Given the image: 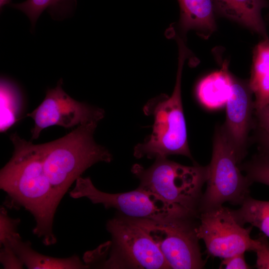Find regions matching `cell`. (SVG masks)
<instances>
[{"label":"cell","instance_id":"cell-1","mask_svg":"<svg viewBox=\"0 0 269 269\" xmlns=\"http://www.w3.org/2000/svg\"><path fill=\"white\" fill-rule=\"evenodd\" d=\"M178 66L172 95H161L150 100L143 107L144 114L153 118V124L150 135L135 146L134 155L136 158H156L177 154L192 159L181 93L182 69L188 51L183 42L178 43Z\"/></svg>","mask_w":269,"mask_h":269},{"label":"cell","instance_id":"cell-2","mask_svg":"<svg viewBox=\"0 0 269 269\" xmlns=\"http://www.w3.org/2000/svg\"><path fill=\"white\" fill-rule=\"evenodd\" d=\"M132 171L139 180V187L182 213L198 218L202 188L208 177V165L194 163L186 166L167 157H158L146 169L138 164L134 165Z\"/></svg>","mask_w":269,"mask_h":269},{"label":"cell","instance_id":"cell-3","mask_svg":"<svg viewBox=\"0 0 269 269\" xmlns=\"http://www.w3.org/2000/svg\"><path fill=\"white\" fill-rule=\"evenodd\" d=\"M98 123L81 125L62 137L39 144L45 168L62 187L69 189L93 164L112 161L109 151L94 140Z\"/></svg>","mask_w":269,"mask_h":269},{"label":"cell","instance_id":"cell-4","mask_svg":"<svg viewBox=\"0 0 269 269\" xmlns=\"http://www.w3.org/2000/svg\"><path fill=\"white\" fill-rule=\"evenodd\" d=\"M242 161L224 127L218 128L214 135L207 186L201 199L199 214L223 206L225 202L241 205L249 195L252 183L241 172Z\"/></svg>","mask_w":269,"mask_h":269},{"label":"cell","instance_id":"cell-5","mask_svg":"<svg viewBox=\"0 0 269 269\" xmlns=\"http://www.w3.org/2000/svg\"><path fill=\"white\" fill-rule=\"evenodd\" d=\"M112 236L108 269H170L157 244L137 218L117 216L107 223Z\"/></svg>","mask_w":269,"mask_h":269},{"label":"cell","instance_id":"cell-6","mask_svg":"<svg viewBox=\"0 0 269 269\" xmlns=\"http://www.w3.org/2000/svg\"><path fill=\"white\" fill-rule=\"evenodd\" d=\"M197 218L181 217L160 222L138 219L158 246L170 269L205 267L197 236Z\"/></svg>","mask_w":269,"mask_h":269},{"label":"cell","instance_id":"cell-7","mask_svg":"<svg viewBox=\"0 0 269 269\" xmlns=\"http://www.w3.org/2000/svg\"><path fill=\"white\" fill-rule=\"evenodd\" d=\"M70 195L75 199L86 197L94 204H101L106 208H115L125 216L133 218L163 222L177 217H190L139 187L127 192L108 193L98 189L89 177L78 178Z\"/></svg>","mask_w":269,"mask_h":269},{"label":"cell","instance_id":"cell-8","mask_svg":"<svg viewBox=\"0 0 269 269\" xmlns=\"http://www.w3.org/2000/svg\"><path fill=\"white\" fill-rule=\"evenodd\" d=\"M198 219L197 236L204 241L210 256L223 259L255 252L258 246V239L250 236L252 227L245 228L239 224L231 209L221 206L200 213Z\"/></svg>","mask_w":269,"mask_h":269},{"label":"cell","instance_id":"cell-9","mask_svg":"<svg viewBox=\"0 0 269 269\" xmlns=\"http://www.w3.org/2000/svg\"><path fill=\"white\" fill-rule=\"evenodd\" d=\"M61 79L53 89L46 91L42 103L27 116L34 121L32 138L37 139L43 130L52 126L66 129L90 123L99 122L104 117L101 108L75 100L62 88Z\"/></svg>","mask_w":269,"mask_h":269},{"label":"cell","instance_id":"cell-10","mask_svg":"<svg viewBox=\"0 0 269 269\" xmlns=\"http://www.w3.org/2000/svg\"><path fill=\"white\" fill-rule=\"evenodd\" d=\"M253 92L249 83L233 78L231 95L226 105L225 131L238 156L242 160L246 154V146L251 124Z\"/></svg>","mask_w":269,"mask_h":269},{"label":"cell","instance_id":"cell-11","mask_svg":"<svg viewBox=\"0 0 269 269\" xmlns=\"http://www.w3.org/2000/svg\"><path fill=\"white\" fill-rule=\"evenodd\" d=\"M215 9L223 16L237 22L263 36L268 38L262 16L268 6L266 0H213Z\"/></svg>","mask_w":269,"mask_h":269},{"label":"cell","instance_id":"cell-12","mask_svg":"<svg viewBox=\"0 0 269 269\" xmlns=\"http://www.w3.org/2000/svg\"><path fill=\"white\" fill-rule=\"evenodd\" d=\"M5 242L9 243L22 264L27 269H79L89 267L83 263L77 256L59 259L41 254L33 250L29 242L23 241L18 233Z\"/></svg>","mask_w":269,"mask_h":269},{"label":"cell","instance_id":"cell-13","mask_svg":"<svg viewBox=\"0 0 269 269\" xmlns=\"http://www.w3.org/2000/svg\"><path fill=\"white\" fill-rule=\"evenodd\" d=\"M233 78L229 74L227 65L204 78L196 87V95L199 102L205 107L215 109L226 105L232 89Z\"/></svg>","mask_w":269,"mask_h":269},{"label":"cell","instance_id":"cell-14","mask_svg":"<svg viewBox=\"0 0 269 269\" xmlns=\"http://www.w3.org/2000/svg\"><path fill=\"white\" fill-rule=\"evenodd\" d=\"M180 27L184 32L195 30L209 36L216 29L213 0H177Z\"/></svg>","mask_w":269,"mask_h":269},{"label":"cell","instance_id":"cell-15","mask_svg":"<svg viewBox=\"0 0 269 269\" xmlns=\"http://www.w3.org/2000/svg\"><path fill=\"white\" fill-rule=\"evenodd\" d=\"M249 85L255 95L254 107L256 110L269 105V38H264L255 49Z\"/></svg>","mask_w":269,"mask_h":269},{"label":"cell","instance_id":"cell-16","mask_svg":"<svg viewBox=\"0 0 269 269\" xmlns=\"http://www.w3.org/2000/svg\"><path fill=\"white\" fill-rule=\"evenodd\" d=\"M77 4V0H26L10 5L24 13L30 20L33 28L35 23L44 11L46 10L54 19H62L71 14Z\"/></svg>","mask_w":269,"mask_h":269},{"label":"cell","instance_id":"cell-17","mask_svg":"<svg viewBox=\"0 0 269 269\" xmlns=\"http://www.w3.org/2000/svg\"><path fill=\"white\" fill-rule=\"evenodd\" d=\"M237 210H231L241 225L250 223L269 237V201H261L247 197Z\"/></svg>","mask_w":269,"mask_h":269},{"label":"cell","instance_id":"cell-18","mask_svg":"<svg viewBox=\"0 0 269 269\" xmlns=\"http://www.w3.org/2000/svg\"><path fill=\"white\" fill-rule=\"evenodd\" d=\"M0 132L6 131L17 121L21 112V94L18 87L9 80L1 78Z\"/></svg>","mask_w":269,"mask_h":269},{"label":"cell","instance_id":"cell-19","mask_svg":"<svg viewBox=\"0 0 269 269\" xmlns=\"http://www.w3.org/2000/svg\"><path fill=\"white\" fill-rule=\"evenodd\" d=\"M240 168L252 183L256 182L269 186V153L255 157L241 164Z\"/></svg>","mask_w":269,"mask_h":269},{"label":"cell","instance_id":"cell-20","mask_svg":"<svg viewBox=\"0 0 269 269\" xmlns=\"http://www.w3.org/2000/svg\"><path fill=\"white\" fill-rule=\"evenodd\" d=\"M20 220L12 219L8 216L6 209H0V244H2L10 236L16 234V229Z\"/></svg>","mask_w":269,"mask_h":269},{"label":"cell","instance_id":"cell-21","mask_svg":"<svg viewBox=\"0 0 269 269\" xmlns=\"http://www.w3.org/2000/svg\"><path fill=\"white\" fill-rule=\"evenodd\" d=\"M0 261L3 269H22L24 265L8 242L0 245Z\"/></svg>","mask_w":269,"mask_h":269},{"label":"cell","instance_id":"cell-22","mask_svg":"<svg viewBox=\"0 0 269 269\" xmlns=\"http://www.w3.org/2000/svg\"><path fill=\"white\" fill-rule=\"evenodd\" d=\"M258 240L259 245L255 252L257 254L256 267L259 269H269V242L265 235L260 236Z\"/></svg>","mask_w":269,"mask_h":269},{"label":"cell","instance_id":"cell-23","mask_svg":"<svg viewBox=\"0 0 269 269\" xmlns=\"http://www.w3.org/2000/svg\"><path fill=\"white\" fill-rule=\"evenodd\" d=\"M220 269H249L251 267L247 263L244 253L237 254L229 257L223 259Z\"/></svg>","mask_w":269,"mask_h":269},{"label":"cell","instance_id":"cell-24","mask_svg":"<svg viewBox=\"0 0 269 269\" xmlns=\"http://www.w3.org/2000/svg\"><path fill=\"white\" fill-rule=\"evenodd\" d=\"M262 133L269 135V105L257 110Z\"/></svg>","mask_w":269,"mask_h":269},{"label":"cell","instance_id":"cell-25","mask_svg":"<svg viewBox=\"0 0 269 269\" xmlns=\"http://www.w3.org/2000/svg\"><path fill=\"white\" fill-rule=\"evenodd\" d=\"M261 140L264 146L269 150V135L262 133Z\"/></svg>","mask_w":269,"mask_h":269},{"label":"cell","instance_id":"cell-26","mask_svg":"<svg viewBox=\"0 0 269 269\" xmlns=\"http://www.w3.org/2000/svg\"><path fill=\"white\" fill-rule=\"evenodd\" d=\"M11 0H0V7L1 10L4 6L6 4H10Z\"/></svg>","mask_w":269,"mask_h":269}]
</instances>
